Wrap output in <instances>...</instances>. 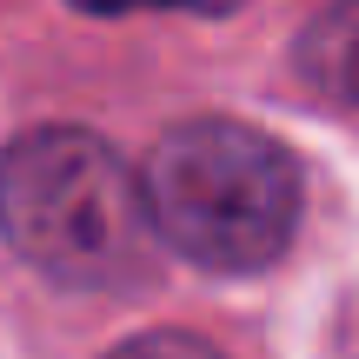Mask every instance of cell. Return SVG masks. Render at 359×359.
<instances>
[{
    "label": "cell",
    "mask_w": 359,
    "mask_h": 359,
    "mask_svg": "<svg viewBox=\"0 0 359 359\" xmlns=\"http://www.w3.org/2000/svg\"><path fill=\"white\" fill-rule=\"evenodd\" d=\"M0 240L80 293L147 280L160 219L147 180L87 127H34L0 154Z\"/></svg>",
    "instance_id": "1"
},
{
    "label": "cell",
    "mask_w": 359,
    "mask_h": 359,
    "mask_svg": "<svg viewBox=\"0 0 359 359\" xmlns=\"http://www.w3.org/2000/svg\"><path fill=\"white\" fill-rule=\"evenodd\" d=\"M160 240L206 273H259L293 246L299 160L246 120H187L147 160Z\"/></svg>",
    "instance_id": "2"
},
{
    "label": "cell",
    "mask_w": 359,
    "mask_h": 359,
    "mask_svg": "<svg viewBox=\"0 0 359 359\" xmlns=\"http://www.w3.org/2000/svg\"><path fill=\"white\" fill-rule=\"evenodd\" d=\"M299 67L313 87L359 107V0H326L299 34Z\"/></svg>",
    "instance_id": "3"
},
{
    "label": "cell",
    "mask_w": 359,
    "mask_h": 359,
    "mask_svg": "<svg viewBox=\"0 0 359 359\" xmlns=\"http://www.w3.org/2000/svg\"><path fill=\"white\" fill-rule=\"evenodd\" d=\"M107 359H226L219 346H206L200 333H140L127 346H114Z\"/></svg>",
    "instance_id": "4"
},
{
    "label": "cell",
    "mask_w": 359,
    "mask_h": 359,
    "mask_svg": "<svg viewBox=\"0 0 359 359\" xmlns=\"http://www.w3.org/2000/svg\"><path fill=\"white\" fill-rule=\"evenodd\" d=\"M80 13H233L240 0H74Z\"/></svg>",
    "instance_id": "5"
}]
</instances>
